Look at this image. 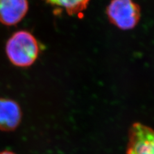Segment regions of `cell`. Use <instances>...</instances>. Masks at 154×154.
Here are the masks:
<instances>
[{
	"label": "cell",
	"mask_w": 154,
	"mask_h": 154,
	"mask_svg": "<svg viewBox=\"0 0 154 154\" xmlns=\"http://www.w3.org/2000/svg\"><path fill=\"white\" fill-rule=\"evenodd\" d=\"M106 12L109 21L123 30L136 27L141 17L140 7L133 0H112Z\"/></svg>",
	"instance_id": "obj_2"
},
{
	"label": "cell",
	"mask_w": 154,
	"mask_h": 154,
	"mask_svg": "<svg viewBox=\"0 0 154 154\" xmlns=\"http://www.w3.org/2000/svg\"><path fill=\"white\" fill-rule=\"evenodd\" d=\"M0 154H16L15 153H14L11 151H8V150H5L3 152H0Z\"/></svg>",
	"instance_id": "obj_7"
},
{
	"label": "cell",
	"mask_w": 154,
	"mask_h": 154,
	"mask_svg": "<svg viewBox=\"0 0 154 154\" xmlns=\"http://www.w3.org/2000/svg\"><path fill=\"white\" fill-rule=\"evenodd\" d=\"M9 60L15 66L28 67L33 64L39 54L35 37L27 31H18L9 38L5 48Z\"/></svg>",
	"instance_id": "obj_1"
},
{
	"label": "cell",
	"mask_w": 154,
	"mask_h": 154,
	"mask_svg": "<svg viewBox=\"0 0 154 154\" xmlns=\"http://www.w3.org/2000/svg\"><path fill=\"white\" fill-rule=\"evenodd\" d=\"M22 119L20 106L12 99L0 98V131L10 132L16 130Z\"/></svg>",
	"instance_id": "obj_4"
},
{
	"label": "cell",
	"mask_w": 154,
	"mask_h": 154,
	"mask_svg": "<svg viewBox=\"0 0 154 154\" xmlns=\"http://www.w3.org/2000/svg\"><path fill=\"white\" fill-rule=\"evenodd\" d=\"M127 154H154V130L134 123L129 130Z\"/></svg>",
	"instance_id": "obj_3"
},
{
	"label": "cell",
	"mask_w": 154,
	"mask_h": 154,
	"mask_svg": "<svg viewBox=\"0 0 154 154\" xmlns=\"http://www.w3.org/2000/svg\"><path fill=\"white\" fill-rule=\"evenodd\" d=\"M28 10L27 0H0V23L12 26L20 22Z\"/></svg>",
	"instance_id": "obj_5"
},
{
	"label": "cell",
	"mask_w": 154,
	"mask_h": 154,
	"mask_svg": "<svg viewBox=\"0 0 154 154\" xmlns=\"http://www.w3.org/2000/svg\"><path fill=\"white\" fill-rule=\"evenodd\" d=\"M53 6L65 10L69 16L79 15L88 7L91 0H44Z\"/></svg>",
	"instance_id": "obj_6"
}]
</instances>
